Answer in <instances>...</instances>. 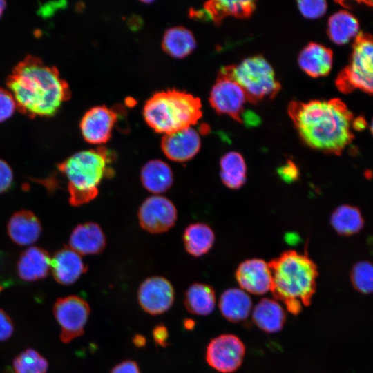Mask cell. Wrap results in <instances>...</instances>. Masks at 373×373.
<instances>
[{
	"instance_id": "obj_5",
	"label": "cell",
	"mask_w": 373,
	"mask_h": 373,
	"mask_svg": "<svg viewBox=\"0 0 373 373\" xmlns=\"http://www.w3.org/2000/svg\"><path fill=\"white\" fill-rule=\"evenodd\" d=\"M202 115L200 99L176 89L154 93L143 108L147 124L155 132L164 135L191 126Z\"/></svg>"
},
{
	"instance_id": "obj_43",
	"label": "cell",
	"mask_w": 373,
	"mask_h": 373,
	"mask_svg": "<svg viewBox=\"0 0 373 373\" xmlns=\"http://www.w3.org/2000/svg\"><path fill=\"white\" fill-rule=\"evenodd\" d=\"M195 320L192 319V318H185L184 321H183V326L184 327L185 329L186 330H192L193 329V328L195 327Z\"/></svg>"
},
{
	"instance_id": "obj_10",
	"label": "cell",
	"mask_w": 373,
	"mask_h": 373,
	"mask_svg": "<svg viewBox=\"0 0 373 373\" xmlns=\"http://www.w3.org/2000/svg\"><path fill=\"white\" fill-rule=\"evenodd\" d=\"M175 204L169 198L154 195L141 204L137 218L141 227L151 233H162L172 228L177 220Z\"/></svg>"
},
{
	"instance_id": "obj_41",
	"label": "cell",
	"mask_w": 373,
	"mask_h": 373,
	"mask_svg": "<svg viewBox=\"0 0 373 373\" xmlns=\"http://www.w3.org/2000/svg\"><path fill=\"white\" fill-rule=\"evenodd\" d=\"M132 342L135 347L140 348L145 346L146 339L143 335L137 334L134 336L132 339Z\"/></svg>"
},
{
	"instance_id": "obj_16",
	"label": "cell",
	"mask_w": 373,
	"mask_h": 373,
	"mask_svg": "<svg viewBox=\"0 0 373 373\" xmlns=\"http://www.w3.org/2000/svg\"><path fill=\"white\" fill-rule=\"evenodd\" d=\"M50 269L58 283L68 285L75 283L87 268L79 254L64 247L54 254L50 260Z\"/></svg>"
},
{
	"instance_id": "obj_13",
	"label": "cell",
	"mask_w": 373,
	"mask_h": 373,
	"mask_svg": "<svg viewBox=\"0 0 373 373\" xmlns=\"http://www.w3.org/2000/svg\"><path fill=\"white\" fill-rule=\"evenodd\" d=\"M117 120V115L113 108L104 105L92 107L80 121L81 134L88 143L104 144L111 138Z\"/></svg>"
},
{
	"instance_id": "obj_38",
	"label": "cell",
	"mask_w": 373,
	"mask_h": 373,
	"mask_svg": "<svg viewBox=\"0 0 373 373\" xmlns=\"http://www.w3.org/2000/svg\"><path fill=\"white\" fill-rule=\"evenodd\" d=\"M152 336L157 346L165 347L168 345L169 331L163 323L157 324L153 329Z\"/></svg>"
},
{
	"instance_id": "obj_22",
	"label": "cell",
	"mask_w": 373,
	"mask_h": 373,
	"mask_svg": "<svg viewBox=\"0 0 373 373\" xmlns=\"http://www.w3.org/2000/svg\"><path fill=\"white\" fill-rule=\"evenodd\" d=\"M251 298L241 289H228L220 297V311L231 322L237 323L245 320L251 312Z\"/></svg>"
},
{
	"instance_id": "obj_3",
	"label": "cell",
	"mask_w": 373,
	"mask_h": 373,
	"mask_svg": "<svg viewBox=\"0 0 373 373\" xmlns=\"http://www.w3.org/2000/svg\"><path fill=\"white\" fill-rule=\"evenodd\" d=\"M269 265L273 296L282 301L290 313L298 314L303 305H310L316 290L318 272L315 264L307 256L289 251Z\"/></svg>"
},
{
	"instance_id": "obj_23",
	"label": "cell",
	"mask_w": 373,
	"mask_h": 373,
	"mask_svg": "<svg viewBox=\"0 0 373 373\" xmlns=\"http://www.w3.org/2000/svg\"><path fill=\"white\" fill-rule=\"evenodd\" d=\"M252 318L260 329L268 333H275L283 327L286 315L278 302L270 298H263L254 307Z\"/></svg>"
},
{
	"instance_id": "obj_25",
	"label": "cell",
	"mask_w": 373,
	"mask_h": 373,
	"mask_svg": "<svg viewBox=\"0 0 373 373\" xmlns=\"http://www.w3.org/2000/svg\"><path fill=\"white\" fill-rule=\"evenodd\" d=\"M182 240L187 253L194 257H200L206 254L212 248L215 234L208 224L195 222L186 227Z\"/></svg>"
},
{
	"instance_id": "obj_14",
	"label": "cell",
	"mask_w": 373,
	"mask_h": 373,
	"mask_svg": "<svg viewBox=\"0 0 373 373\" xmlns=\"http://www.w3.org/2000/svg\"><path fill=\"white\" fill-rule=\"evenodd\" d=\"M201 147L198 132L191 126L166 134L161 141L164 155L171 160L185 162L194 157Z\"/></svg>"
},
{
	"instance_id": "obj_21",
	"label": "cell",
	"mask_w": 373,
	"mask_h": 373,
	"mask_svg": "<svg viewBox=\"0 0 373 373\" xmlns=\"http://www.w3.org/2000/svg\"><path fill=\"white\" fill-rule=\"evenodd\" d=\"M142 186L149 192L160 194L168 191L173 183V173L169 165L161 160L147 162L140 171Z\"/></svg>"
},
{
	"instance_id": "obj_36",
	"label": "cell",
	"mask_w": 373,
	"mask_h": 373,
	"mask_svg": "<svg viewBox=\"0 0 373 373\" xmlns=\"http://www.w3.org/2000/svg\"><path fill=\"white\" fill-rule=\"evenodd\" d=\"M279 176L286 182L295 181L299 175L298 169L291 161H288L278 170Z\"/></svg>"
},
{
	"instance_id": "obj_15",
	"label": "cell",
	"mask_w": 373,
	"mask_h": 373,
	"mask_svg": "<svg viewBox=\"0 0 373 373\" xmlns=\"http://www.w3.org/2000/svg\"><path fill=\"white\" fill-rule=\"evenodd\" d=\"M236 278L245 292L262 295L271 289V269L262 260L251 259L242 262L236 269Z\"/></svg>"
},
{
	"instance_id": "obj_6",
	"label": "cell",
	"mask_w": 373,
	"mask_h": 373,
	"mask_svg": "<svg viewBox=\"0 0 373 373\" xmlns=\"http://www.w3.org/2000/svg\"><path fill=\"white\" fill-rule=\"evenodd\" d=\"M220 73L235 80L247 99L257 100L271 97L279 89L274 69L260 56L248 57L233 66L223 67Z\"/></svg>"
},
{
	"instance_id": "obj_19",
	"label": "cell",
	"mask_w": 373,
	"mask_h": 373,
	"mask_svg": "<svg viewBox=\"0 0 373 373\" xmlns=\"http://www.w3.org/2000/svg\"><path fill=\"white\" fill-rule=\"evenodd\" d=\"M51 258L43 248L30 247L24 250L17 262V273L25 281H35L45 278L50 270Z\"/></svg>"
},
{
	"instance_id": "obj_9",
	"label": "cell",
	"mask_w": 373,
	"mask_h": 373,
	"mask_svg": "<svg viewBox=\"0 0 373 373\" xmlns=\"http://www.w3.org/2000/svg\"><path fill=\"white\" fill-rule=\"evenodd\" d=\"M245 347L236 335L224 334L212 338L208 343L205 359L208 365L222 373H231L241 365Z\"/></svg>"
},
{
	"instance_id": "obj_31",
	"label": "cell",
	"mask_w": 373,
	"mask_h": 373,
	"mask_svg": "<svg viewBox=\"0 0 373 373\" xmlns=\"http://www.w3.org/2000/svg\"><path fill=\"white\" fill-rule=\"evenodd\" d=\"M48 366L47 361L33 349L22 352L13 362L15 373H46Z\"/></svg>"
},
{
	"instance_id": "obj_20",
	"label": "cell",
	"mask_w": 373,
	"mask_h": 373,
	"mask_svg": "<svg viewBox=\"0 0 373 373\" xmlns=\"http://www.w3.org/2000/svg\"><path fill=\"white\" fill-rule=\"evenodd\" d=\"M298 62L307 75L318 77L327 75L331 70L333 55L328 48L319 44L311 43L300 51Z\"/></svg>"
},
{
	"instance_id": "obj_24",
	"label": "cell",
	"mask_w": 373,
	"mask_h": 373,
	"mask_svg": "<svg viewBox=\"0 0 373 373\" xmlns=\"http://www.w3.org/2000/svg\"><path fill=\"white\" fill-rule=\"evenodd\" d=\"M184 304L186 309L192 314L209 315L216 304L215 291L208 284L194 283L185 291Z\"/></svg>"
},
{
	"instance_id": "obj_8",
	"label": "cell",
	"mask_w": 373,
	"mask_h": 373,
	"mask_svg": "<svg viewBox=\"0 0 373 373\" xmlns=\"http://www.w3.org/2000/svg\"><path fill=\"white\" fill-rule=\"evenodd\" d=\"M90 311L88 303L77 296L57 300L53 312L61 327L60 338L63 343H68L84 334Z\"/></svg>"
},
{
	"instance_id": "obj_39",
	"label": "cell",
	"mask_w": 373,
	"mask_h": 373,
	"mask_svg": "<svg viewBox=\"0 0 373 373\" xmlns=\"http://www.w3.org/2000/svg\"><path fill=\"white\" fill-rule=\"evenodd\" d=\"M110 373H140V370L135 361L128 359L115 365Z\"/></svg>"
},
{
	"instance_id": "obj_35",
	"label": "cell",
	"mask_w": 373,
	"mask_h": 373,
	"mask_svg": "<svg viewBox=\"0 0 373 373\" xmlns=\"http://www.w3.org/2000/svg\"><path fill=\"white\" fill-rule=\"evenodd\" d=\"M13 171L10 165L0 159V194L7 191L13 182Z\"/></svg>"
},
{
	"instance_id": "obj_17",
	"label": "cell",
	"mask_w": 373,
	"mask_h": 373,
	"mask_svg": "<svg viewBox=\"0 0 373 373\" xmlns=\"http://www.w3.org/2000/svg\"><path fill=\"white\" fill-rule=\"evenodd\" d=\"M106 236L101 227L93 222H87L76 226L69 238L71 249L79 255H95L104 249Z\"/></svg>"
},
{
	"instance_id": "obj_18",
	"label": "cell",
	"mask_w": 373,
	"mask_h": 373,
	"mask_svg": "<svg viewBox=\"0 0 373 373\" xmlns=\"http://www.w3.org/2000/svg\"><path fill=\"white\" fill-rule=\"evenodd\" d=\"M41 224L39 218L30 211L15 212L9 219L7 231L15 244L28 246L35 243L41 233Z\"/></svg>"
},
{
	"instance_id": "obj_12",
	"label": "cell",
	"mask_w": 373,
	"mask_h": 373,
	"mask_svg": "<svg viewBox=\"0 0 373 373\" xmlns=\"http://www.w3.org/2000/svg\"><path fill=\"white\" fill-rule=\"evenodd\" d=\"M247 99L244 90L235 80L219 73L209 95L210 104L216 111L239 119Z\"/></svg>"
},
{
	"instance_id": "obj_26",
	"label": "cell",
	"mask_w": 373,
	"mask_h": 373,
	"mask_svg": "<svg viewBox=\"0 0 373 373\" xmlns=\"http://www.w3.org/2000/svg\"><path fill=\"white\" fill-rule=\"evenodd\" d=\"M255 8L253 1H209L204 3V19H211L216 23L220 22L227 16L246 17L249 15Z\"/></svg>"
},
{
	"instance_id": "obj_1",
	"label": "cell",
	"mask_w": 373,
	"mask_h": 373,
	"mask_svg": "<svg viewBox=\"0 0 373 373\" xmlns=\"http://www.w3.org/2000/svg\"><path fill=\"white\" fill-rule=\"evenodd\" d=\"M6 86L17 109L31 119L53 116L71 96L69 85L58 69L32 55L13 68Z\"/></svg>"
},
{
	"instance_id": "obj_30",
	"label": "cell",
	"mask_w": 373,
	"mask_h": 373,
	"mask_svg": "<svg viewBox=\"0 0 373 373\" xmlns=\"http://www.w3.org/2000/svg\"><path fill=\"white\" fill-rule=\"evenodd\" d=\"M331 223L339 233L350 235L361 230L363 220L358 209L350 205H342L334 211Z\"/></svg>"
},
{
	"instance_id": "obj_42",
	"label": "cell",
	"mask_w": 373,
	"mask_h": 373,
	"mask_svg": "<svg viewBox=\"0 0 373 373\" xmlns=\"http://www.w3.org/2000/svg\"><path fill=\"white\" fill-rule=\"evenodd\" d=\"M352 126L357 130H362L365 127V121L362 117L352 120Z\"/></svg>"
},
{
	"instance_id": "obj_4",
	"label": "cell",
	"mask_w": 373,
	"mask_h": 373,
	"mask_svg": "<svg viewBox=\"0 0 373 373\" xmlns=\"http://www.w3.org/2000/svg\"><path fill=\"white\" fill-rule=\"evenodd\" d=\"M113 154L104 146L77 152L58 164L59 171L68 180L69 202L77 207L98 195V186L104 177L113 175L108 164Z\"/></svg>"
},
{
	"instance_id": "obj_28",
	"label": "cell",
	"mask_w": 373,
	"mask_h": 373,
	"mask_svg": "<svg viewBox=\"0 0 373 373\" xmlns=\"http://www.w3.org/2000/svg\"><path fill=\"white\" fill-rule=\"evenodd\" d=\"M328 35L336 44H345L359 35V23L351 13L341 10L334 13L328 21Z\"/></svg>"
},
{
	"instance_id": "obj_29",
	"label": "cell",
	"mask_w": 373,
	"mask_h": 373,
	"mask_svg": "<svg viewBox=\"0 0 373 373\" xmlns=\"http://www.w3.org/2000/svg\"><path fill=\"white\" fill-rule=\"evenodd\" d=\"M220 176L228 188L241 187L246 180L247 168L242 156L235 151L225 153L220 161Z\"/></svg>"
},
{
	"instance_id": "obj_32",
	"label": "cell",
	"mask_w": 373,
	"mask_h": 373,
	"mask_svg": "<svg viewBox=\"0 0 373 373\" xmlns=\"http://www.w3.org/2000/svg\"><path fill=\"white\" fill-rule=\"evenodd\" d=\"M351 280L354 287L361 293L370 294L373 287V269L372 265L363 261L352 269Z\"/></svg>"
},
{
	"instance_id": "obj_27",
	"label": "cell",
	"mask_w": 373,
	"mask_h": 373,
	"mask_svg": "<svg viewBox=\"0 0 373 373\" xmlns=\"http://www.w3.org/2000/svg\"><path fill=\"white\" fill-rule=\"evenodd\" d=\"M196 47L193 33L183 26H175L166 30L162 39V48L170 56L184 58Z\"/></svg>"
},
{
	"instance_id": "obj_7",
	"label": "cell",
	"mask_w": 373,
	"mask_h": 373,
	"mask_svg": "<svg viewBox=\"0 0 373 373\" xmlns=\"http://www.w3.org/2000/svg\"><path fill=\"white\" fill-rule=\"evenodd\" d=\"M336 84L344 92L354 89L372 92L373 44L370 36L359 34L356 38L350 64L341 73Z\"/></svg>"
},
{
	"instance_id": "obj_44",
	"label": "cell",
	"mask_w": 373,
	"mask_h": 373,
	"mask_svg": "<svg viewBox=\"0 0 373 373\" xmlns=\"http://www.w3.org/2000/svg\"><path fill=\"white\" fill-rule=\"evenodd\" d=\"M6 4L4 1L0 0V17L3 15V12L6 8Z\"/></svg>"
},
{
	"instance_id": "obj_37",
	"label": "cell",
	"mask_w": 373,
	"mask_h": 373,
	"mask_svg": "<svg viewBox=\"0 0 373 373\" xmlns=\"http://www.w3.org/2000/svg\"><path fill=\"white\" fill-rule=\"evenodd\" d=\"M13 324L9 316L0 309V341L10 338L13 333Z\"/></svg>"
},
{
	"instance_id": "obj_2",
	"label": "cell",
	"mask_w": 373,
	"mask_h": 373,
	"mask_svg": "<svg viewBox=\"0 0 373 373\" xmlns=\"http://www.w3.org/2000/svg\"><path fill=\"white\" fill-rule=\"evenodd\" d=\"M290 116L304 142L325 152L340 153L352 138V115L337 99L290 105Z\"/></svg>"
},
{
	"instance_id": "obj_34",
	"label": "cell",
	"mask_w": 373,
	"mask_h": 373,
	"mask_svg": "<svg viewBox=\"0 0 373 373\" xmlns=\"http://www.w3.org/2000/svg\"><path fill=\"white\" fill-rule=\"evenodd\" d=\"M16 109L12 93L8 89L0 88V123L11 117Z\"/></svg>"
},
{
	"instance_id": "obj_40",
	"label": "cell",
	"mask_w": 373,
	"mask_h": 373,
	"mask_svg": "<svg viewBox=\"0 0 373 373\" xmlns=\"http://www.w3.org/2000/svg\"><path fill=\"white\" fill-rule=\"evenodd\" d=\"M239 119L244 122L247 126H255L260 122V117L251 111H242Z\"/></svg>"
},
{
	"instance_id": "obj_11",
	"label": "cell",
	"mask_w": 373,
	"mask_h": 373,
	"mask_svg": "<svg viewBox=\"0 0 373 373\" xmlns=\"http://www.w3.org/2000/svg\"><path fill=\"white\" fill-rule=\"evenodd\" d=\"M175 291L171 282L162 276L146 278L137 289V300L141 308L150 315H160L173 305Z\"/></svg>"
},
{
	"instance_id": "obj_33",
	"label": "cell",
	"mask_w": 373,
	"mask_h": 373,
	"mask_svg": "<svg viewBox=\"0 0 373 373\" xmlns=\"http://www.w3.org/2000/svg\"><path fill=\"white\" fill-rule=\"evenodd\" d=\"M301 14L309 19H316L323 16L327 8L326 1L323 0H303L297 2Z\"/></svg>"
}]
</instances>
